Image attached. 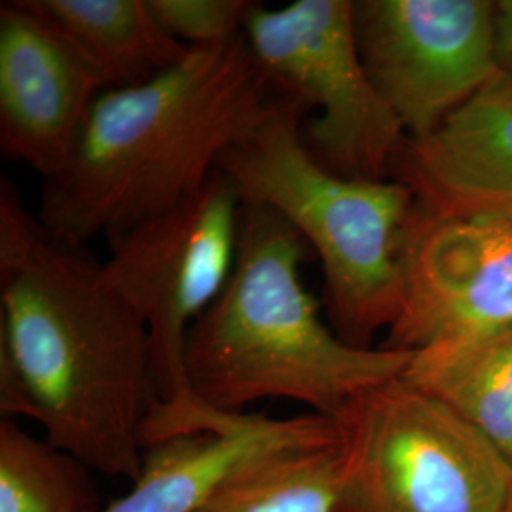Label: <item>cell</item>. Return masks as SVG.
<instances>
[{
    "mask_svg": "<svg viewBox=\"0 0 512 512\" xmlns=\"http://www.w3.org/2000/svg\"><path fill=\"white\" fill-rule=\"evenodd\" d=\"M495 27L501 69L512 73V0L495 2Z\"/></svg>",
    "mask_w": 512,
    "mask_h": 512,
    "instance_id": "18",
    "label": "cell"
},
{
    "mask_svg": "<svg viewBox=\"0 0 512 512\" xmlns=\"http://www.w3.org/2000/svg\"><path fill=\"white\" fill-rule=\"evenodd\" d=\"M245 33L192 48L147 82L105 90L93 103L73 160L44 183L38 220L82 251L198 194L220 158L281 109Z\"/></svg>",
    "mask_w": 512,
    "mask_h": 512,
    "instance_id": "2",
    "label": "cell"
},
{
    "mask_svg": "<svg viewBox=\"0 0 512 512\" xmlns=\"http://www.w3.org/2000/svg\"><path fill=\"white\" fill-rule=\"evenodd\" d=\"M308 251L272 207L245 202L232 275L186 338L200 403L239 416L260 399H291L338 418L368 389L403 378L412 351L355 348L323 323L302 281Z\"/></svg>",
    "mask_w": 512,
    "mask_h": 512,
    "instance_id": "3",
    "label": "cell"
},
{
    "mask_svg": "<svg viewBox=\"0 0 512 512\" xmlns=\"http://www.w3.org/2000/svg\"><path fill=\"white\" fill-rule=\"evenodd\" d=\"M90 471L16 421H0V512H103Z\"/></svg>",
    "mask_w": 512,
    "mask_h": 512,
    "instance_id": "16",
    "label": "cell"
},
{
    "mask_svg": "<svg viewBox=\"0 0 512 512\" xmlns=\"http://www.w3.org/2000/svg\"><path fill=\"white\" fill-rule=\"evenodd\" d=\"M243 198L217 169L202 190L109 239L101 274L143 319L160 404L143 431L145 450L162 440L207 431L219 412L188 384V332L226 287L238 256Z\"/></svg>",
    "mask_w": 512,
    "mask_h": 512,
    "instance_id": "5",
    "label": "cell"
},
{
    "mask_svg": "<svg viewBox=\"0 0 512 512\" xmlns=\"http://www.w3.org/2000/svg\"><path fill=\"white\" fill-rule=\"evenodd\" d=\"M101 76L29 0L0 6V150L50 181L73 160Z\"/></svg>",
    "mask_w": 512,
    "mask_h": 512,
    "instance_id": "10",
    "label": "cell"
},
{
    "mask_svg": "<svg viewBox=\"0 0 512 512\" xmlns=\"http://www.w3.org/2000/svg\"><path fill=\"white\" fill-rule=\"evenodd\" d=\"M71 40L107 90L147 82L192 48L173 37L150 0H29Z\"/></svg>",
    "mask_w": 512,
    "mask_h": 512,
    "instance_id": "13",
    "label": "cell"
},
{
    "mask_svg": "<svg viewBox=\"0 0 512 512\" xmlns=\"http://www.w3.org/2000/svg\"><path fill=\"white\" fill-rule=\"evenodd\" d=\"M336 429L334 418L315 412L289 420L224 416L213 431L177 435L147 448L131 492L103 512H192L245 461Z\"/></svg>",
    "mask_w": 512,
    "mask_h": 512,
    "instance_id": "12",
    "label": "cell"
},
{
    "mask_svg": "<svg viewBox=\"0 0 512 512\" xmlns=\"http://www.w3.org/2000/svg\"><path fill=\"white\" fill-rule=\"evenodd\" d=\"M512 327V220L421 209L404 256L401 313L382 348L418 353Z\"/></svg>",
    "mask_w": 512,
    "mask_h": 512,
    "instance_id": "9",
    "label": "cell"
},
{
    "mask_svg": "<svg viewBox=\"0 0 512 512\" xmlns=\"http://www.w3.org/2000/svg\"><path fill=\"white\" fill-rule=\"evenodd\" d=\"M334 420L342 435L336 512H505L511 463L403 378L368 389Z\"/></svg>",
    "mask_w": 512,
    "mask_h": 512,
    "instance_id": "6",
    "label": "cell"
},
{
    "mask_svg": "<svg viewBox=\"0 0 512 512\" xmlns=\"http://www.w3.org/2000/svg\"><path fill=\"white\" fill-rule=\"evenodd\" d=\"M245 38L275 90L319 110L308 126L313 156L342 177L385 179L408 135L366 71L355 2H256Z\"/></svg>",
    "mask_w": 512,
    "mask_h": 512,
    "instance_id": "7",
    "label": "cell"
},
{
    "mask_svg": "<svg viewBox=\"0 0 512 512\" xmlns=\"http://www.w3.org/2000/svg\"><path fill=\"white\" fill-rule=\"evenodd\" d=\"M391 173L433 215L512 220V73L495 74L429 135L406 139Z\"/></svg>",
    "mask_w": 512,
    "mask_h": 512,
    "instance_id": "11",
    "label": "cell"
},
{
    "mask_svg": "<svg viewBox=\"0 0 512 512\" xmlns=\"http://www.w3.org/2000/svg\"><path fill=\"white\" fill-rule=\"evenodd\" d=\"M505 512H512V490L511 495H509V501H507V507H505Z\"/></svg>",
    "mask_w": 512,
    "mask_h": 512,
    "instance_id": "19",
    "label": "cell"
},
{
    "mask_svg": "<svg viewBox=\"0 0 512 512\" xmlns=\"http://www.w3.org/2000/svg\"><path fill=\"white\" fill-rule=\"evenodd\" d=\"M355 33L366 71L408 139L446 116L501 73L495 2H355Z\"/></svg>",
    "mask_w": 512,
    "mask_h": 512,
    "instance_id": "8",
    "label": "cell"
},
{
    "mask_svg": "<svg viewBox=\"0 0 512 512\" xmlns=\"http://www.w3.org/2000/svg\"><path fill=\"white\" fill-rule=\"evenodd\" d=\"M0 342L12 351L35 421L92 471L137 480L143 431L160 404L143 319L101 264L50 238L0 179Z\"/></svg>",
    "mask_w": 512,
    "mask_h": 512,
    "instance_id": "1",
    "label": "cell"
},
{
    "mask_svg": "<svg viewBox=\"0 0 512 512\" xmlns=\"http://www.w3.org/2000/svg\"><path fill=\"white\" fill-rule=\"evenodd\" d=\"M287 101L220 158L243 202L268 205L321 260L334 332L355 348L391 329L401 313L404 256L418 200L397 179H351L321 164Z\"/></svg>",
    "mask_w": 512,
    "mask_h": 512,
    "instance_id": "4",
    "label": "cell"
},
{
    "mask_svg": "<svg viewBox=\"0 0 512 512\" xmlns=\"http://www.w3.org/2000/svg\"><path fill=\"white\" fill-rule=\"evenodd\" d=\"M340 475L338 427L245 461L192 512H336Z\"/></svg>",
    "mask_w": 512,
    "mask_h": 512,
    "instance_id": "15",
    "label": "cell"
},
{
    "mask_svg": "<svg viewBox=\"0 0 512 512\" xmlns=\"http://www.w3.org/2000/svg\"><path fill=\"white\" fill-rule=\"evenodd\" d=\"M403 380L450 406L512 465V327L418 351Z\"/></svg>",
    "mask_w": 512,
    "mask_h": 512,
    "instance_id": "14",
    "label": "cell"
},
{
    "mask_svg": "<svg viewBox=\"0 0 512 512\" xmlns=\"http://www.w3.org/2000/svg\"><path fill=\"white\" fill-rule=\"evenodd\" d=\"M165 29L188 48H211L245 33L249 0H150Z\"/></svg>",
    "mask_w": 512,
    "mask_h": 512,
    "instance_id": "17",
    "label": "cell"
}]
</instances>
